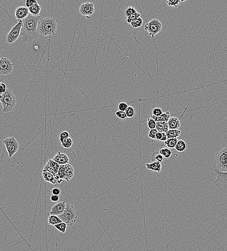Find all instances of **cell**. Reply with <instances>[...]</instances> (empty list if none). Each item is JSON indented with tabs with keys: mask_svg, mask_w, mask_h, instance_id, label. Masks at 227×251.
<instances>
[{
	"mask_svg": "<svg viewBox=\"0 0 227 251\" xmlns=\"http://www.w3.org/2000/svg\"><path fill=\"white\" fill-rule=\"evenodd\" d=\"M58 27L55 18L52 17L41 18L38 24L37 32L43 36H55Z\"/></svg>",
	"mask_w": 227,
	"mask_h": 251,
	"instance_id": "1",
	"label": "cell"
},
{
	"mask_svg": "<svg viewBox=\"0 0 227 251\" xmlns=\"http://www.w3.org/2000/svg\"><path fill=\"white\" fill-rule=\"evenodd\" d=\"M36 3H37V1L36 0H26L25 1V6L29 8Z\"/></svg>",
	"mask_w": 227,
	"mask_h": 251,
	"instance_id": "43",
	"label": "cell"
},
{
	"mask_svg": "<svg viewBox=\"0 0 227 251\" xmlns=\"http://www.w3.org/2000/svg\"><path fill=\"white\" fill-rule=\"evenodd\" d=\"M66 207V203L65 201L59 202L50 208V215H54L60 216L64 212Z\"/></svg>",
	"mask_w": 227,
	"mask_h": 251,
	"instance_id": "14",
	"label": "cell"
},
{
	"mask_svg": "<svg viewBox=\"0 0 227 251\" xmlns=\"http://www.w3.org/2000/svg\"><path fill=\"white\" fill-rule=\"evenodd\" d=\"M170 114L169 112H164L160 117H155L154 115H151V117L155 120L156 122H168V121L170 118Z\"/></svg>",
	"mask_w": 227,
	"mask_h": 251,
	"instance_id": "20",
	"label": "cell"
},
{
	"mask_svg": "<svg viewBox=\"0 0 227 251\" xmlns=\"http://www.w3.org/2000/svg\"><path fill=\"white\" fill-rule=\"evenodd\" d=\"M187 148V143L182 140H179L176 145V150L179 152H183Z\"/></svg>",
	"mask_w": 227,
	"mask_h": 251,
	"instance_id": "25",
	"label": "cell"
},
{
	"mask_svg": "<svg viewBox=\"0 0 227 251\" xmlns=\"http://www.w3.org/2000/svg\"><path fill=\"white\" fill-rule=\"evenodd\" d=\"M125 114L127 115V118H132L134 117L135 114V111L134 110V107L129 106L128 108L125 111Z\"/></svg>",
	"mask_w": 227,
	"mask_h": 251,
	"instance_id": "34",
	"label": "cell"
},
{
	"mask_svg": "<svg viewBox=\"0 0 227 251\" xmlns=\"http://www.w3.org/2000/svg\"><path fill=\"white\" fill-rule=\"evenodd\" d=\"M169 129H179L181 127V122L176 117H170L168 122Z\"/></svg>",
	"mask_w": 227,
	"mask_h": 251,
	"instance_id": "18",
	"label": "cell"
},
{
	"mask_svg": "<svg viewBox=\"0 0 227 251\" xmlns=\"http://www.w3.org/2000/svg\"><path fill=\"white\" fill-rule=\"evenodd\" d=\"M73 142V140L71 138H69L68 139H66L64 142L61 143V145L64 148L68 149L71 148L72 146Z\"/></svg>",
	"mask_w": 227,
	"mask_h": 251,
	"instance_id": "33",
	"label": "cell"
},
{
	"mask_svg": "<svg viewBox=\"0 0 227 251\" xmlns=\"http://www.w3.org/2000/svg\"><path fill=\"white\" fill-rule=\"evenodd\" d=\"M14 64L12 61L6 58L1 57L0 59V74L1 75H8L13 71Z\"/></svg>",
	"mask_w": 227,
	"mask_h": 251,
	"instance_id": "11",
	"label": "cell"
},
{
	"mask_svg": "<svg viewBox=\"0 0 227 251\" xmlns=\"http://www.w3.org/2000/svg\"><path fill=\"white\" fill-rule=\"evenodd\" d=\"M0 101L3 107L2 112L7 113L14 110L17 101L13 92L8 89L6 93L0 96Z\"/></svg>",
	"mask_w": 227,
	"mask_h": 251,
	"instance_id": "3",
	"label": "cell"
},
{
	"mask_svg": "<svg viewBox=\"0 0 227 251\" xmlns=\"http://www.w3.org/2000/svg\"><path fill=\"white\" fill-rule=\"evenodd\" d=\"M60 166V165L54 161L52 159H50L46 163L43 170L49 172L53 174L54 176H57L58 175Z\"/></svg>",
	"mask_w": 227,
	"mask_h": 251,
	"instance_id": "13",
	"label": "cell"
},
{
	"mask_svg": "<svg viewBox=\"0 0 227 251\" xmlns=\"http://www.w3.org/2000/svg\"><path fill=\"white\" fill-rule=\"evenodd\" d=\"M214 176L216 177L215 184L218 188L222 187L224 190L227 191V172H223L219 171L217 169H215Z\"/></svg>",
	"mask_w": 227,
	"mask_h": 251,
	"instance_id": "10",
	"label": "cell"
},
{
	"mask_svg": "<svg viewBox=\"0 0 227 251\" xmlns=\"http://www.w3.org/2000/svg\"><path fill=\"white\" fill-rule=\"evenodd\" d=\"M128 106H129L128 105V104L127 103H124V102H122V103H119L118 107L119 110L125 112L126 110L128 108Z\"/></svg>",
	"mask_w": 227,
	"mask_h": 251,
	"instance_id": "41",
	"label": "cell"
},
{
	"mask_svg": "<svg viewBox=\"0 0 227 251\" xmlns=\"http://www.w3.org/2000/svg\"><path fill=\"white\" fill-rule=\"evenodd\" d=\"M166 134L168 139L177 138L181 135V131L180 129H169Z\"/></svg>",
	"mask_w": 227,
	"mask_h": 251,
	"instance_id": "24",
	"label": "cell"
},
{
	"mask_svg": "<svg viewBox=\"0 0 227 251\" xmlns=\"http://www.w3.org/2000/svg\"><path fill=\"white\" fill-rule=\"evenodd\" d=\"M143 22H144L143 19H142V18L141 17V18H138L137 20H135V21L132 22V23L130 24V25L132 26L133 28H135V29H136V28H139L141 27V26H142V24H143Z\"/></svg>",
	"mask_w": 227,
	"mask_h": 251,
	"instance_id": "32",
	"label": "cell"
},
{
	"mask_svg": "<svg viewBox=\"0 0 227 251\" xmlns=\"http://www.w3.org/2000/svg\"><path fill=\"white\" fill-rule=\"evenodd\" d=\"M184 1H180V0H174V1L168 0L167 1V4L169 6L177 8L179 6H180L181 3L184 2Z\"/></svg>",
	"mask_w": 227,
	"mask_h": 251,
	"instance_id": "31",
	"label": "cell"
},
{
	"mask_svg": "<svg viewBox=\"0 0 227 251\" xmlns=\"http://www.w3.org/2000/svg\"><path fill=\"white\" fill-rule=\"evenodd\" d=\"M159 153L163 155L164 158H169L172 155V152L171 150L168 148V147H164L162 148L159 150Z\"/></svg>",
	"mask_w": 227,
	"mask_h": 251,
	"instance_id": "27",
	"label": "cell"
},
{
	"mask_svg": "<svg viewBox=\"0 0 227 251\" xmlns=\"http://www.w3.org/2000/svg\"><path fill=\"white\" fill-rule=\"evenodd\" d=\"M95 6L93 3L87 2L81 4L80 7V13L84 15L87 18L91 19V16L95 12Z\"/></svg>",
	"mask_w": 227,
	"mask_h": 251,
	"instance_id": "12",
	"label": "cell"
},
{
	"mask_svg": "<svg viewBox=\"0 0 227 251\" xmlns=\"http://www.w3.org/2000/svg\"><path fill=\"white\" fill-rule=\"evenodd\" d=\"M52 160L60 165L69 164V158L67 155L60 152H58L55 155Z\"/></svg>",
	"mask_w": 227,
	"mask_h": 251,
	"instance_id": "17",
	"label": "cell"
},
{
	"mask_svg": "<svg viewBox=\"0 0 227 251\" xmlns=\"http://www.w3.org/2000/svg\"><path fill=\"white\" fill-rule=\"evenodd\" d=\"M52 195H60V194L61 193V190H60V189L57 187H55L52 189Z\"/></svg>",
	"mask_w": 227,
	"mask_h": 251,
	"instance_id": "45",
	"label": "cell"
},
{
	"mask_svg": "<svg viewBox=\"0 0 227 251\" xmlns=\"http://www.w3.org/2000/svg\"><path fill=\"white\" fill-rule=\"evenodd\" d=\"M137 12L134 7H129L125 11V15L127 17Z\"/></svg>",
	"mask_w": 227,
	"mask_h": 251,
	"instance_id": "39",
	"label": "cell"
},
{
	"mask_svg": "<svg viewBox=\"0 0 227 251\" xmlns=\"http://www.w3.org/2000/svg\"><path fill=\"white\" fill-rule=\"evenodd\" d=\"M30 14L28 7L21 6L17 7L15 12V15L18 21H23Z\"/></svg>",
	"mask_w": 227,
	"mask_h": 251,
	"instance_id": "15",
	"label": "cell"
},
{
	"mask_svg": "<svg viewBox=\"0 0 227 251\" xmlns=\"http://www.w3.org/2000/svg\"><path fill=\"white\" fill-rule=\"evenodd\" d=\"M162 29L161 22L158 19H152L150 21L146 23L144 26V30L146 31L149 35L152 38L155 37L156 35L161 32Z\"/></svg>",
	"mask_w": 227,
	"mask_h": 251,
	"instance_id": "6",
	"label": "cell"
},
{
	"mask_svg": "<svg viewBox=\"0 0 227 251\" xmlns=\"http://www.w3.org/2000/svg\"><path fill=\"white\" fill-rule=\"evenodd\" d=\"M115 115L117 116V117H118L119 118H120L122 120H124L127 118L125 112L118 110V111L116 112Z\"/></svg>",
	"mask_w": 227,
	"mask_h": 251,
	"instance_id": "37",
	"label": "cell"
},
{
	"mask_svg": "<svg viewBox=\"0 0 227 251\" xmlns=\"http://www.w3.org/2000/svg\"><path fill=\"white\" fill-rule=\"evenodd\" d=\"M141 15L139 14V13L136 12L135 14H132L131 15H130L129 17H127V21L128 23L130 24L133 21H135L136 20H137L138 18H141Z\"/></svg>",
	"mask_w": 227,
	"mask_h": 251,
	"instance_id": "30",
	"label": "cell"
},
{
	"mask_svg": "<svg viewBox=\"0 0 227 251\" xmlns=\"http://www.w3.org/2000/svg\"><path fill=\"white\" fill-rule=\"evenodd\" d=\"M156 129L158 132L166 133L169 130V126L168 122H156Z\"/></svg>",
	"mask_w": 227,
	"mask_h": 251,
	"instance_id": "21",
	"label": "cell"
},
{
	"mask_svg": "<svg viewBox=\"0 0 227 251\" xmlns=\"http://www.w3.org/2000/svg\"><path fill=\"white\" fill-rule=\"evenodd\" d=\"M29 10L30 14H31L32 15H34L35 17H38L39 16L41 10V6L38 4V3H36L32 7L29 8Z\"/></svg>",
	"mask_w": 227,
	"mask_h": 251,
	"instance_id": "22",
	"label": "cell"
},
{
	"mask_svg": "<svg viewBox=\"0 0 227 251\" xmlns=\"http://www.w3.org/2000/svg\"><path fill=\"white\" fill-rule=\"evenodd\" d=\"M41 19L40 16L35 17L30 14L23 21V29L28 34L37 38L39 35L37 32L38 24Z\"/></svg>",
	"mask_w": 227,
	"mask_h": 251,
	"instance_id": "2",
	"label": "cell"
},
{
	"mask_svg": "<svg viewBox=\"0 0 227 251\" xmlns=\"http://www.w3.org/2000/svg\"><path fill=\"white\" fill-rule=\"evenodd\" d=\"M163 113V111L159 107L155 108L153 110V115L155 117H160Z\"/></svg>",
	"mask_w": 227,
	"mask_h": 251,
	"instance_id": "40",
	"label": "cell"
},
{
	"mask_svg": "<svg viewBox=\"0 0 227 251\" xmlns=\"http://www.w3.org/2000/svg\"><path fill=\"white\" fill-rule=\"evenodd\" d=\"M147 169L148 170L155 171L156 172L160 173L162 171V165L161 163L158 161L152 162L151 163H146L145 164Z\"/></svg>",
	"mask_w": 227,
	"mask_h": 251,
	"instance_id": "19",
	"label": "cell"
},
{
	"mask_svg": "<svg viewBox=\"0 0 227 251\" xmlns=\"http://www.w3.org/2000/svg\"><path fill=\"white\" fill-rule=\"evenodd\" d=\"M70 138V134L69 132L67 131H64L60 134L59 139H60L61 143L64 142L66 139H68Z\"/></svg>",
	"mask_w": 227,
	"mask_h": 251,
	"instance_id": "36",
	"label": "cell"
},
{
	"mask_svg": "<svg viewBox=\"0 0 227 251\" xmlns=\"http://www.w3.org/2000/svg\"><path fill=\"white\" fill-rule=\"evenodd\" d=\"M67 225L66 223L62 222L61 223L55 226L54 227L59 231L62 233H65L67 229Z\"/></svg>",
	"mask_w": 227,
	"mask_h": 251,
	"instance_id": "29",
	"label": "cell"
},
{
	"mask_svg": "<svg viewBox=\"0 0 227 251\" xmlns=\"http://www.w3.org/2000/svg\"><path fill=\"white\" fill-rule=\"evenodd\" d=\"M23 27V21H18L13 27L6 36V42L9 44H12L18 39L21 33Z\"/></svg>",
	"mask_w": 227,
	"mask_h": 251,
	"instance_id": "9",
	"label": "cell"
},
{
	"mask_svg": "<svg viewBox=\"0 0 227 251\" xmlns=\"http://www.w3.org/2000/svg\"><path fill=\"white\" fill-rule=\"evenodd\" d=\"M75 171L74 168L70 164L60 165L58 175L63 181L69 182L74 177Z\"/></svg>",
	"mask_w": 227,
	"mask_h": 251,
	"instance_id": "7",
	"label": "cell"
},
{
	"mask_svg": "<svg viewBox=\"0 0 227 251\" xmlns=\"http://www.w3.org/2000/svg\"><path fill=\"white\" fill-rule=\"evenodd\" d=\"M148 128L150 129H156V122L153 118H148L147 119Z\"/></svg>",
	"mask_w": 227,
	"mask_h": 251,
	"instance_id": "35",
	"label": "cell"
},
{
	"mask_svg": "<svg viewBox=\"0 0 227 251\" xmlns=\"http://www.w3.org/2000/svg\"><path fill=\"white\" fill-rule=\"evenodd\" d=\"M50 200L52 202H58L59 200H60V196L59 195H52L50 197Z\"/></svg>",
	"mask_w": 227,
	"mask_h": 251,
	"instance_id": "44",
	"label": "cell"
},
{
	"mask_svg": "<svg viewBox=\"0 0 227 251\" xmlns=\"http://www.w3.org/2000/svg\"><path fill=\"white\" fill-rule=\"evenodd\" d=\"M178 141V140L177 138L169 139L164 142V144L169 148H175Z\"/></svg>",
	"mask_w": 227,
	"mask_h": 251,
	"instance_id": "26",
	"label": "cell"
},
{
	"mask_svg": "<svg viewBox=\"0 0 227 251\" xmlns=\"http://www.w3.org/2000/svg\"><path fill=\"white\" fill-rule=\"evenodd\" d=\"M59 217L63 222L66 223L69 226H71L75 223L78 218L75 207L68 203H66V207L64 212Z\"/></svg>",
	"mask_w": 227,
	"mask_h": 251,
	"instance_id": "4",
	"label": "cell"
},
{
	"mask_svg": "<svg viewBox=\"0 0 227 251\" xmlns=\"http://www.w3.org/2000/svg\"><path fill=\"white\" fill-rule=\"evenodd\" d=\"M63 222L59 217L56 215H50L48 217L47 222L49 225L54 226L55 225H58Z\"/></svg>",
	"mask_w": 227,
	"mask_h": 251,
	"instance_id": "23",
	"label": "cell"
},
{
	"mask_svg": "<svg viewBox=\"0 0 227 251\" xmlns=\"http://www.w3.org/2000/svg\"><path fill=\"white\" fill-rule=\"evenodd\" d=\"M158 131L156 129H150V131L148 133V137L150 138V139H153L156 140V133H158Z\"/></svg>",
	"mask_w": 227,
	"mask_h": 251,
	"instance_id": "38",
	"label": "cell"
},
{
	"mask_svg": "<svg viewBox=\"0 0 227 251\" xmlns=\"http://www.w3.org/2000/svg\"><path fill=\"white\" fill-rule=\"evenodd\" d=\"M162 132H158V133H156V140H157L161 141L162 138Z\"/></svg>",
	"mask_w": 227,
	"mask_h": 251,
	"instance_id": "46",
	"label": "cell"
},
{
	"mask_svg": "<svg viewBox=\"0 0 227 251\" xmlns=\"http://www.w3.org/2000/svg\"><path fill=\"white\" fill-rule=\"evenodd\" d=\"M3 143L5 146L9 157H12L17 153L20 147L18 141L14 136L4 139L3 140Z\"/></svg>",
	"mask_w": 227,
	"mask_h": 251,
	"instance_id": "8",
	"label": "cell"
},
{
	"mask_svg": "<svg viewBox=\"0 0 227 251\" xmlns=\"http://www.w3.org/2000/svg\"><path fill=\"white\" fill-rule=\"evenodd\" d=\"M164 157L163 155L159 153V151L155 152L152 155V162L154 161H158L159 162L161 163L164 160Z\"/></svg>",
	"mask_w": 227,
	"mask_h": 251,
	"instance_id": "28",
	"label": "cell"
},
{
	"mask_svg": "<svg viewBox=\"0 0 227 251\" xmlns=\"http://www.w3.org/2000/svg\"><path fill=\"white\" fill-rule=\"evenodd\" d=\"M0 94L3 95L7 91V88L6 84L4 83H0Z\"/></svg>",
	"mask_w": 227,
	"mask_h": 251,
	"instance_id": "42",
	"label": "cell"
},
{
	"mask_svg": "<svg viewBox=\"0 0 227 251\" xmlns=\"http://www.w3.org/2000/svg\"><path fill=\"white\" fill-rule=\"evenodd\" d=\"M215 162L219 171L227 172V145L216 153Z\"/></svg>",
	"mask_w": 227,
	"mask_h": 251,
	"instance_id": "5",
	"label": "cell"
},
{
	"mask_svg": "<svg viewBox=\"0 0 227 251\" xmlns=\"http://www.w3.org/2000/svg\"><path fill=\"white\" fill-rule=\"evenodd\" d=\"M42 175L45 181L49 182L52 184H60L62 182H63V181L59 177L58 175L57 176H54L53 174L47 171L43 170Z\"/></svg>",
	"mask_w": 227,
	"mask_h": 251,
	"instance_id": "16",
	"label": "cell"
}]
</instances>
